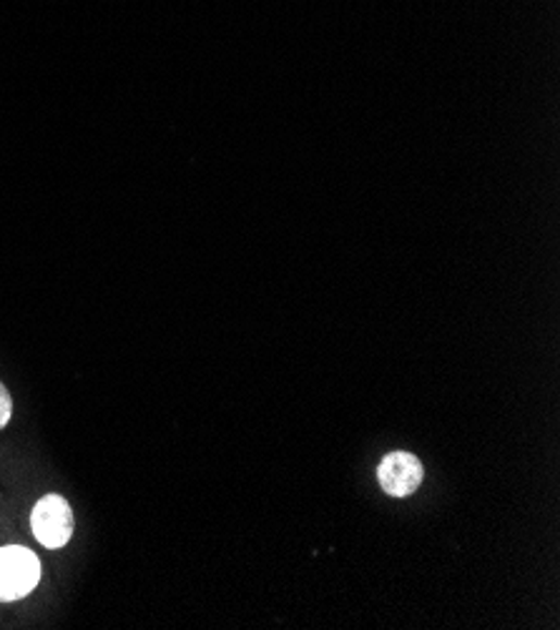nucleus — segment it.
<instances>
[{
	"mask_svg": "<svg viewBox=\"0 0 560 630\" xmlns=\"http://www.w3.org/2000/svg\"><path fill=\"white\" fill-rule=\"evenodd\" d=\"M40 580V560L21 545L0 547V603L21 601Z\"/></svg>",
	"mask_w": 560,
	"mask_h": 630,
	"instance_id": "f257e3e1",
	"label": "nucleus"
},
{
	"mask_svg": "<svg viewBox=\"0 0 560 630\" xmlns=\"http://www.w3.org/2000/svg\"><path fill=\"white\" fill-rule=\"evenodd\" d=\"M30 528L43 547H63L73 535V510L66 497L46 495L30 512Z\"/></svg>",
	"mask_w": 560,
	"mask_h": 630,
	"instance_id": "f03ea898",
	"label": "nucleus"
},
{
	"mask_svg": "<svg viewBox=\"0 0 560 630\" xmlns=\"http://www.w3.org/2000/svg\"><path fill=\"white\" fill-rule=\"evenodd\" d=\"M425 478V468L412 453H389L383 457V462L377 465V480L383 493L389 497H408L415 493Z\"/></svg>",
	"mask_w": 560,
	"mask_h": 630,
	"instance_id": "7ed1b4c3",
	"label": "nucleus"
},
{
	"mask_svg": "<svg viewBox=\"0 0 560 630\" xmlns=\"http://www.w3.org/2000/svg\"><path fill=\"white\" fill-rule=\"evenodd\" d=\"M11 415H13V403H11V395H8V390L0 384V430L5 428L8 422H11Z\"/></svg>",
	"mask_w": 560,
	"mask_h": 630,
	"instance_id": "20e7f679",
	"label": "nucleus"
}]
</instances>
